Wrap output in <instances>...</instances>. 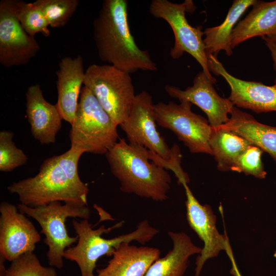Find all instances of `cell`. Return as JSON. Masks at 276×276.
<instances>
[{
  "mask_svg": "<svg viewBox=\"0 0 276 276\" xmlns=\"http://www.w3.org/2000/svg\"><path fill=\"white\" fill-rule=\"evenodd\" d=\"M186 195V216L190 227L203 241L204 246L196 260L194 276H199L206 260L216 257L222 250L231 253L227 238L220 234L216 226V217L211 206L201 204L188 184L183 185Z\"/></svg>",
  "mask_w": 276,
  "mask_h": 276,
  "instance_id": "7c38bea8",
  "label": "cell"
},
{
  "mask_svg": "<svg viewBox=\"0 0 276 276\" xmlns=\"http://www.w3.org/2000/svg\"><path fill=\"white\" fill-rule=\"evenodd\" d=\"M256 2V0L234 1L221 24L205 29L203 42L208 56L212 54L216 56L222 50L228 56L233 54L231 38L235 25L246 10Z\"/></svg>",
  "mask_w": 276,
  "mask_h": 276,
  "instance_id": "7402d4cb",
  "label": "cell"
},
{
  "mask_svg": "<svg viewBox=\"0 0 276 276\" xmlns=\"http://www.w3.org/2000/svg\"><path fill=\"white\" fill-rule=\"evenodd\" d=\"M17 17L24 29L30 36L41 33L50 35V26L43 12L34 2H17Z\"/></svg>",
  "mask_w": 276,
  "mask_h": 276,
  "instance_id": "d4e9b609",
  "label": "cell"
},
{
  "mask_svg": "<svg viewBox=\"0 0 276 276\" xmlns=\"http://www.w3.org/2000/svg\"><path fill=\"white\" fill-rule=\"evenodd\" d=\"M83 84L118 126L127 118L136 96L130 74L94 63L85 71Z\"/></svg>",
  "mask_w": 276,
  "mask_h": 276,
  "instance_id": "52a82bcc",
  "label": "cell"
},
{
  "mask_svg": "<svg viewBox=\"0 0 276 276\" xmlns=\"http://www.w3.org/2000/svg\"><path fill=\"white\" fill-rule=\"evenodd\" d=\"M256 36L276 41V0L257 1L249 13L234 27L231 38L232 48L233 49Z\"/></svg>",
  "mask_w": 276,
  "mask_h": 276,
  "instance_id": "d6986e66",
  "label": "cell"
},
{
  "mask_svg": "<svg viewBox=\"0 0 276 276\" xmlns=\"http://www.w3.org/2000/svg\"><path fill=\"white\" fill-rule=\"evenodd\" d=\"M105 156L121 191L156 201L167 199L171 177L167 169L150 162L148 149L120 138Z\"/></svg>",
  "mask_w": 276,
  "mask_h": 276,
  "instance_id": "3957f363",
  "label": "cell"
},
{
  "mask_svg": "<svg viewBox=\"0 0 276 276\" xmlns=\"http://www.w3.org/2000/svg\"><path fill=\"white\" fill-rule=\"evenodd\" d=\"M228 121L220 126L267 152L276 163V127L264 124L234 106Z\"/></svg>",
  "mask_w": 276,
  "mask_h": 276,
  "instance_id": "ffe728a7",
  "label": "cell"
},
{
  "mask_svg": "<svg viewBox=\"0 0 276 276\" xmlns=\"http://www.w3.org/2000/svg\"><path fill=\"white\" fill-rule=\"evenodd\" d=\"M93 37L100 60L127 73L157 70L146 50L132 35L126 0H105L93 21Z\"/></svg>",
  "mask_w": 276,
  "mask_h": 276,
  "instance_id": "7a4b0ae2",
  "label": "cell"
},
{
  "mask_svg": "<svg viewBox=\"0 0 276 276\" xmlns=\"http://www.w3.org/2000/svg\"><path fill=\"white\" fill-rule=\"evenodd\" d=\"M117 126L91 91L82 87L70 131V148L105 154L118 142Z\"/></svg>",
  "mask_w": 276,
  "mask_h": 276,
  "instance_id": "5b68a950",
  "label": "cell"
},
{
  "mask_svg": "<svg viewBox=\"0 0 276 276\" xmlns=\"http://www.w3.org/2000/svg\"><path fill=\"white\" fill-rule=\"evenodd\" d=\"M84 153L70 149L46 158L34 177L14 182L7 190L21 204L37 207L56 201L87 205L88 186L80 179L78 165Z\"/></svg>",
  "mask_w": 276,
  "mask_h": 276,
  "instance_id": "6da1fadb",
  "label": "cell"
},
{
  "mask_svg": "<svg viewBox=\"0 0 276 276\" xmlns=\"http://www.w3.org/2000/svg\"><path fill=\"white\" fill-rule=\"evenodd\" d=\"M180 102L154 104L156 123L172 131L191 153L212 155L209 140L213 127L205 118L192 110L191 102Z\"/></svg>",
  "mask_w": 276,
  "mask_h": 276,
  "instance_id": "9c48e42d",
  "label": "cell"
},
{
  "mask_svg": "<svg viewBox=\"0 0 276 276\" xmlns=\"http://www.w3.org/2000/svg\"><path fill=\"white\" fill-rule=\"evenodd\" d=\"M173 242L172 249L150 266L145 276H183L191 256L199 254L202 248L195 245L184 232H168Z\"/></svg>",
  "mask_w": 276,
  "mask_h": 276,
  "instance_id": "44dd1931",
  "label": "cell"
},
{
  "mask_svg": "<svg viewBox=\"0 0 276 276\" xmlns=\"http://www.w3.org/2000/svg\"><path fill=\"white\" fill-rule=\"evenodd\" d=\"M16 0L0 2V63L6 67L28 63L40 50L17 17Z\"/></svg>",
  "mask_w": 276,
  "mask_h": 276,
  "instance_id": "8fae6325",
  "label": "cell"
},
{
  "mask_svg": "<svg viewBox=\"0 0 276 276\" xmlns=\"http://www.w3.org/2000/svg\"><path fill=\"white\" fill-rule=\"evenodd\" d=\"M210 72L221 76L231 88L228 99L237 107L256 113L276 111V85L268 86L261 82L245 81L231 75L217 57L208 56Z\"/></svg>",
  "mask_w": 276,
  "mask_h": 276,
  "instance_id": "5bb4252c",
  "label": "cell"
},
{
  "mask_svg": "<svg viewBox=\"0 0 276 276\" xmlns=\"http://www.w3.org/2000/svg\"><path fill=\"white\" fill-rule=\"evenodd\" d=\"M160 254L157 248L123 242L116 249L107 265L97 270L95 276H145Z\"/></svg>",
  "mask_w": 276,
  "mask_h": 276,
  "instance_id": "ac0fdd59",
  "label": "cell"
},
{
  "mask_svg": "<svg viewBox=\"0 0 276 276\" xmlns=\"http://www.w3.org/2000/svg\"><path fill=\"white\" fill-rule=\"evenodd\" d=\"M156 123L152 97L143 90L136 95L128 117L119 126L129 144L145 147L169 160L173 155L172 149L160 134Z\"/></svg>",
  "mask_w": 276,
  "mask_h": 276,
  "instance_id": "30bf717a",
  "label": "cell"
},
{
  "mask_svg": "<svg viewBox=\"0 0 276 276\" xmlns=\"http://www.w3.org/2000/svg\"><path fill=\"white\" fill-rule=\"evenodd\" d=\"M262 38L270 52L273 62L274 69L276 73V41L269 39L266 37H263ZM274 84L276 85V78L274 81Z\"/></svg>",
  "mask_w": 276,
  "mask_h": 276,
  "instance_id": "f1b7e54d",
  "label": "cell"
},
{
  "mask_svg": "<svg viewBox=\"0 0 276 276\" xmlns=\"http://www.w3.org/2000/svg\"><path fill=\"white\" fill-rule=\"evenodd\" d=\"M214 84L202 71L195 76L193 85L185 90L170 85H166L165 89L170 97L180 102L186 101L197 105L206 114L210 125L216 128L228 121L234 105L228 98L218 94Z\"/></svg>",
  "mask_w": 276,
  "mask_h": 276,
  "instance_id": "9a60e30c",
  "label": "cell"
},
{
  "mask_svg": "<svg viewBox=\"0 0 276 276\" xmlns=\"http://www.w3.org/2000/svg\"><path fill=\"white\" fill-rule=\"evenodd\" d=\"M123 221L106 227L102 225L94 229L88 219L72 221L73 228L78 237L77 244L66 249L63 257L74 261L79 267L81 276H95L94 270L98 259L103 256H112L116 249L123 242L135 241L145 244L155 236L159 231L152 226L147 220L141 221L133 231L111 239L102 237L112 229L121 227Z\"/></svg>",
  "mask_w": 276,
  "mask_h": 276,
  "instance_id": "277c9868",
  "label": "cell"
},
{
  "mask_svg": "<svg viewBox=\"0 0 276 276\" xmlns=\"http://www.w3.org/2000/svg\"><path fill=\"white\" fill-rule=\"evenodd\" d=\"M273 256L276 258V249L274 252Z\"/></svg>",
  "mask_w": 276,
  "mask_h": 276,
  "instance_id": "f546056e",
  "label": "cell"
},
{
  "mask_svg": "<svg viewBox=\"0 0 276 276\" xmlns=\"http://www.w3.org/2000/svg\"><path fill=\"white\" fill-rule=\"evenodd\" d=\"M14 134L11 131L0 132V171L10 172L24 165L28 158L22 150L17 148L13 141Z\"/></svg>",
  "mask_w": 276,
  "mask_h": 276,
  "instance_id": "4316f807",
  "label": "cell"
},
{
  "mask_svg": "<svg viewBox=\"0 0 276 276\" xmlns=\"http://www.w3.org/2000/svg\"><path fill=\"white\" fill-rule=\"evenodd\" d=\"M26 100V116L33 137L41 144L55 143L62 120L56 104L45 99L38 84L28 88Z\"/></svg>",
  "mask_w": 276,
  "mask_h": 276,
  "instance_id": "2e32d148",
  "label": "cell"
},
{
  "mask_svg": "<svg viewBox=\"0 0 276 276\" xmlns=\"http://www.w3.org/2000/svg\"><path fill=\"white\" fill-rule=\"evenodd\" d=\"M18 211L35 219L40 225L41 233L44 234V242L48 247L47 257L49 265L61 269L64 265L63 255L66 249L77 242L76 235L71 237L67 231L65 221L68 218L88 219L90 210L87 205L67 202L62 204L56 201L48 204L30 207L21 203Z\"/></svg>",
  "mask_w": 276,
  "mask_h": 276,
  "instance_id": "8992f818",
  "label": "cell"
},
{
  "mask_svg": "<svg viewBox=\"0 0 276 276\" xmlns=\"http://www.w3.org/2000/svg\"><path fill=\"white\" fill-rule=\"evenodd\" d=\"M2 276H57L53 267L41 265L33 252L25 254L11 262Z\"/></svg>",
  "mask_w": 276,
  "mask_h": 276,
  "instance_id": "484cf974",
  "label": "cell"
},
{
  "mask_svg": "<svg viewBox=\"0 0 276 276\" xmlns=\"http://www.w3.org/2000/svg\"><path fill=\"white\" fill-rule=\"evenodd\" d=\"M263 152L259 147L250 145L240 155L231 171L264 179L267 173L262 161Z\"/></svg>",
  "mask_w": 276,
  "mask_h": 276,
  "instance_id": "83f0119b",
  "label": "cell"
},
{
  "mask_svg": "<svg viewBox=\"0 0 276 276\" xmlns=\"http://www.w3.org/2000/svg\"><path fill=\"white\" fill-rule=\"evenodd\" d=\"M195 8L191 0L180 4L168 0H153L149 6V12L155 18L165 20L172 29L175 42L170 52L171 57L177 59L185 52L189 53L197 61L203 72L215 84L217 81L209 70L202 27L191 26L186 17V12H192Z\"/></svg>",
  "mask_w": 276,
  "mask_h": 276,
  "instance_id": "ba28073f",
  "label": "cell"
},
{
  "mask_svg": "<svg viewBox=\"0 0 276 276\" xmlns=\"http://www.w3.org/2000/svg\"><path fill=\"white\" fill-rule=\"evenodd\" d=\"M56 75L58 99L56 104L62 119L72 125L77 110L85 75L81 56L61 59Z\"/></svg>",
  "mask_w": 276,
  "mask_h": 276,
  "instance_id": "e0dca14e",
  "label": "cell"
},
{
  "mask_svg": "<svg viewBox=\"0 0 276 276\" xmlns=\"http://www.w3.org/2000/svg\"><path fill=\"white\" fill-rule=\"evenodd\" d=\"M0 213V257L11 262L34 252L41 236L33 223L8 202L1 203Z\"/></svg>",
  "mask_w": 276,
  "mask_h": 276,
  "instance_id": "4fadbf2b",
  "label": "cell"
},
{
  "mask_svg": "<svg viewBox=\"0 0 276 276\" xmlns=\"http://www.w3.org/2000/svg\"><path fill=\"white\" fill-rule=\"evenodd\" d=\"M34 3L41 9L52 28L64 27L80 4L78 0H36Z\"/></svg>",
  "mask_w": 276,
  "mask_h": 276,
  "instance_id": "cb8c5ba5",
  "label": "cell"
},
{
  "mask_svg": "<svg viewBox=\"0 0 276 276\" xmlns=\"http://www.w3.org/2000/svg\"><path fill=\"white\" fill-rule=\"evenodd\" d=\"M209 145L220 171H231L240 155L250 145L248 141L219 126L213 128Z\"/></svg>",
  "mask_w": 276,
  "mask_h": 276,
  "instance_id": "603a6c76",
  "label": "cell"
}]
</instances>
